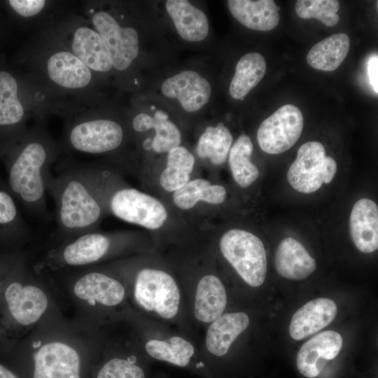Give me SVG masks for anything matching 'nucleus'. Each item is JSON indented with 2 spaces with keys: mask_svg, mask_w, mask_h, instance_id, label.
<instances>
[{
  "mask_svg": "<svg viewBox=\"0 0 378 378\" xmlns=\"http://www.w3.org/2000/svg\"><path fill=\"white\" fill-rule=\"evenodd\" d=\"M132 125L136 132H143L154 129L155 135L153 139L152 149L156 153L169 152L179 146L181 134L178 127L168 119L153 118L141 113L134 117Z\"/></svg>",
  "mask_w": 378,
  "mask_h": 378,
  "instance_id": "obj_28",
  "label": "nucleus"
},
{
  "mask_svg": "<svg viewBox=\"0 0 378 378\" xmlns=\"http://www.w3.org/2000/svg\"><path fill=\"white\" fill-rule=\"evenodd\" d=\"M52 32L94 74L106 73L113 69L100 35L88 25V20L87 23L80 20L68 21Z\"/></svg>",
  "mask_w": 378,
  "mask_h": 378,
  "instance_id": "obj_10",
  "label": "nucleus"
},
{
  "mask_svg": "<svg viewBox=\"0 0 378 378\" xmlns=\"http://www.w3.org/2000/svg\"><path fill=\"white\" fill-rule=\"evenodd\" d=\"M152 142H153V139H151L150 137L146 138L144 141V142L142 144V146L144 148V150H151L152 149Z\"/></svg>",
  "mask_w": 378,
  "mask_h": 378,
  "instance_id": "obj_38",
  "label": "nucleus"
},
{
  "mask_svg": "<svg viewBox=\"0 0 378 378\" xmlns=\"http://www.w3.org/2000/svg\"><path fill=\"white\" fill-rule=\"evenodd\" d=\"M232 16L244 27L256 31H270L279 22V8L272 0H229Z\"/></svg>",
  "mask_w": 378,
  "mask_h": 378,
  "instance_id": "obj_22",
  "label": "nucleus"
},
{
  "mask_svg": "<svg viewBox=\"0 0 378 378\" xmlns=\"http://www.w3.org/2000/svg\"><path fill=\"white\" fill-rule=\"evenodd\" d=\"M218 248L246 286L255 288L263 284L267 260L263 243L258 236L245 230L230 229L220 237Z\"/></svg>",
  "mask_w": 378,
  "mask_h": 378,
  "instance_id": "obj_7",
  "label": "nucleus"
},
{
  "mask_svg": "<svg viewBox=\"0 0 378 378\" xmlns=\"http://www.w3.org/2000/svg\"><path fill=\"white\" fill-rule=\"evenodd\" d=\"M130 244V238L127 235L92 231L70 239L60 251L59 257L68 265H86L97 262Z\"/></svg>",
  "mask_w": 378,
  "mask_h": 378,
  "instance_id": "obj_13",
  "label": "nucleus"
},
{
  "mask_svg": "<svg viewBox=\"0 0 378 378\" xmlns=\"http://www.w3.org/2000/svg\"><path fill=\"white\" fill-rule=\"evenodd\" d=\"M209 257L206 249L174 257L170 265L183 293L190 319L199 333L227 312L229 305L226 286L214 270Z\"/></svg>",
  "mask_w": 378,
  "mask_h": 378,
  "instance_id": "obj_3",
  "label": "nucleus"
},
{
  "mask_svg": "<svg viewBox=\"0 0 378 378\" xmlns=\"http://www.w3.org/2000/svg\"><path fill=\"white\" fill-rule=\"evenodd\" d=\"M15 200L0 183V234H20L25 229Z\"/></svg>",
  "mask_w": 378,
  "mask_h": 378,
  "instance_id": "obj_34",
  "label": "nucleus"
},
{
  "mask_svg": "<svg viewBox=\"0 0 378 378\" xmlns=\"http://www.w3.org/2000/svg\"><path fill=\"white\" fill-rule=\"evenodd\" d=\"M350 234L355 246L362 253L378 248V207L372 200L362 198L353 206L349 216Z\"/></svg>",
  "mask_w": 378,
  "mask_h": 378,
  "instance_id": "obj_19",
  "label": "nucleus"
},
{
  "mask_svg": "<svg viewBox=\"0 0 378 378\" xmlns=\"http://www.w3.org/2000/svg\"><path fill=\"white\" fill-rule=\"evenodd\" d=\"M297 15L302 19L314 18L327 27L336 25L340 3L336 0H298L295 6Z\"/></svg>",
  "mask_w": 378,
  "mask_h": 378,
  "instance_id": "obj_32",
  "label": "nucleus"
},
{
  "mask_svg": "<svg viewBox=\"0 0 378 378\" xmlns=\"http://www.w3.org/2000/svg\"><path fill=\"white\" fill-rule=\"evenodd\" d=\"M87 15L92 27L100 35L113 69H127L139 54L136 30L122 26L113 15L105 10L87 8Z\"/></svg>",
  "mask_w": 378,
  "mask_h": 378,
  "instance_id": "obj_11",
  "label": "nucleus"
},
{
  "mask_svg": "<svg viewBox=\"0 0 378 378\" xmlns=\"http://www.w3.org/2000/svg\"><path fill=\"white\" fill-rule=\"evenodd\" d=\"M47 191L56 206L57 229L69 240L94 231L106 212L91 183L86 168L49 175Z\"/></svg>",
  "mask_w": 378,
  "mask_h": 378,
  "instance_id": "obj_4",
  "label": "nucleus"
},
{
  "mask_svg": "<svg viewBox=\"0 0 378 378\" xmlns=\"http://www.w3.org/2000/svg\"><path fill=\"white\" fill-rule=\"evenodd\" d=\"M124 130L116 120L83 112L69 122L65 131L66 146L74 151L99 155L118 148Z\"/></svg>",
  "mask_w": 378,
  "mask_h": 378,
  "instance_id": "obj_8",
  "label": "nucleus"
},
{
  "mask_svg": "<svg viewBox=\"0 0 378 378\" xmlns=\"http://www.w3.org/2000/svg\"><path fill=\"white\" fill-rule=\"evenodd\" d=\"M74 293L91 305L96 303L111 309L121 305L127 296L125 285L116 277L102 272L84 274L75 284Z\"/></svg>",
  "mask_w": 378,
  "mask_h": 378,
  "instance_id": "obj_15",
  "label": "nucleus"
},
{
  "mask_svg": "<svg viewBox=\"0 0 378 378\" xmlns=\"http://www.w3.org/2000/svg\"><path fill=\"white\" fill-rule=\"evenodd\" d=\"M43 42L40 44L34 59L38 80L59 94L78 95L88 92L94 73L52 32Z\"/></svg>",
  "mask_w": 378,
  "mask_h": 378,
  "instance_id": "obj_6",
  "label": "nucleus"
},
{
  "mask_svg": "<svg viewBox=\"0 0 378 378\" xmlns=\"http://www.w3.org/2000/svg\"><path fill=\"white\" fill-rule=\"evenodd\" d=\"M8 3L16 14L30 20L41 16L51 5L45 0H9Z\"/></svg>",
  "mask_w": 378,
  "mask_h": 378,
  "instance_id": "obj_35",
  "label": "nucleus"
},
{
  "mask_svg": "<svg viewBox=\"0 0 378 378\" xmlns=\"http://www.w3.org/2000/svg\"><path fill=\"white\" fill-rule=\"evenodd\" d=\"M342 344V336L335 330L316 335L300 347L296 358L298 370L306 377H317L328 362L338 356Z\"/></svg>",
  "mask_w": 378,
  "mask_h": 378,
  "instance_id": "obj_14",
  "label": "nucleus"
},
{
  "mask_svg": "<svg viewBox=\"0 0 378 378\" xmlns=\"http://www.w3.org/2000/svg\"><path fill=\"white\" fill-rule=\"evenodd\" d=\"M368 74L373 90L378 94V57L373 55L368 63Z\"/></svg>",
  "mask_w": 378,
  "mask_h": 378,
  "instance_id": "obj_36",
  "label": "nucleus"
},
{
  "mask_svg": "<svg viewBox=\"0 0 378 378\" xmlns=\"http://www.w3.org/2000/svg\"><path fill=\"white\" fill-rule=\"evenodd\" d=\"M230 130L222 123L209 126L200 136L196 151L199 157L209 158L215 165L225 162L232 144Z\"/></svg>",
  "mask_w": 378,
  "mask_h": 378,
  "instance_id": "obj_31",
  "label": "nucleus"
},
{
  "mask_svg": "<svg viewBox=\"0 0 378 378\" xmlns=\"http://www.w3.org/2000/svg\"><path fill=\"white\" fill-rule=\"evenodd\" d=\"M253 143L246 134L240 135L229 151V165L234 181L243 188L249 187L259 176V169L251 161Z\"/></svg>",
  "mask_w": 378,
  "mask_h": 378,
  "instance_id": "obj_30",
  "label": "nucleus"
},
{
  "mask_svg": "<svg viewBox=\"0 0 378 378\" xmlns=\"http://www.w3.org/2000/svg\"><path fill=\"white\" fill-rule=\"evenodd\" d=\"M337 169L335 160L327 156L323 145L318 141H308L298 149L295 161L290 164L287 179L297 191L312 193L323 183H330Z\"/></svg>",
  "mask_w": 378,
  "mask_h": 378,
  "instance_id": "obj_9",
  "label": "nucleus"
},
{
  "mask_svg": "<svg viewBox=\"0 0 378 378\" xmlns=\"http://www.w3.org/2000/svg\"><path fill=\"white\" fill-rule=\"evenodd\" d=\"M162 93L176 98L184 110L195 112L209 100L211 88L209 83L194 71L186 70L167 78L162 85Z\"/></svg>",
  "mask_w": 378,
  "mask_h": 378,
  "instance_id": "obj_17",
  "label": "nucleus"
},
{
  "mask_svg": "<svg viewBox=\"0 0 378 378\" xmlns=\"http://www.w3.org/2000/svg\"><path fill=\"white\" fill-rule=\"evenodd\" d=\"M274 265L280 276L290 280L304 279L316 268L315 259L299 241L292 237L284 238L279 243Z\"/></svg>",
  "mask_w": 378,
  "mask_h": 378,
  "instance_id": "obj_21",
  "label": "nucleus"
},
{
  "mask_svg": "<svg viewBox=\"0 0 378 378\" xmlns=\"http://www.w3.org/2000/svg\"><path fill=\"white\" fill-rule=\"evenodd\" d=\"M7 160L8 189L31 214L48 219L46 194L59 147L41 124L17 137Z\"/></svg>",
  "mask_w": 378,
  "mask_h": 378,
  "instance_id": "obj_2",
  "label": "nucleus"
},
{
  "mask_svg": "<svg viewBox=\"0 0 378 378\" xmlns=\"http://www.w3.org/2000/svg\"><path fill=\"white\" fill-rule=\"evenodd\" d=\"M0 378H18L13 373L0 365Z\"/></svg>",
  "mask_w": 378,
  "mask_h": 378,
  "instance_id": "obj_37",
  "label": "nucleus"
},
{
  "mask_svg": "<svg viewBox=\"0 0 378 378\" xmlns=\"http://www.w3.org/2000/svg\"><path fill=\"white\" fill-rule=\"evenodd\" d=\"M143 351L141 348L126 358L109 359L99 371L97 378H146L144 369L138 363L139 354Z\"/></svg>",
  "mask_w": 378,
  "mask_h": 378,
  "instance_id": "obj_33",
  "label": "nucleus"
},
{
  "mask_svg": "<svg viewBox=\"0 0 378 378\" xmlns=\"http://www.w3.org/2000/svg\"><path fill=\"white\" fill-rule=\"evenodd\" d=\"M266 62L258 52H248L238 61L229 92L235 99H243L264 77Z\"/></svg>",
  "mask_w": 378,
  "mask_h": 378,
  "instance_id": "obj_26",
  "label": "nucleus"
},
{
  "mask_svg": "<svg viewBox=\"0 0 378 378\" xmlns=\"http://www.w3.org/2000/svg\"><path fill=\"white\" fill-rule=\"evenodd\" d=\"M349 47L348 35L344 33L332 34L312 46L307 53V62L315 69L334 71L347 56Z\"/></svg>",
  "mask_w": 378,
  "mask_h": 378,
  "instance_id": "obj_25",
  "label": "nucleus"
},
{
  "mask_svg": "<svg viewBox=\"0 0 378 378\" xmlns=\"http://www.w3.org/2000/svg\"><path fill=\"white\" fill-rule=\"evenodd\" d=\"M303 125L300 109L293 104H285L262 122L257 132L258 143L267 153H284L298 141Z\"/></svg>",
  "mask_w": 378,
  "mask_h": 378,
  "instance_id": "obj_12",
  "label": "nucleus"
},
{
  "mask_svg": "<svg viewBox=\"0 0 378 378\" xmlns=\"http://www.w3.org/2000/svg\"><path fill=\"white\" fill-rule=\"evenodd\" d=\"M19 92L15 76L7 71H0V127L20 129L29 115Z\"/></svg>",
  "mask_w": 378,
  "mask_h": 378,
  "instance_id": "obj_24",
  "label": "nucleus"
},
{
  "mask_svg": "<svg viewBox=\"0 0 378 378\" xmlns=\"http://www.w3.org/2000/svg\"><path fill=\"white\" fill-rule=\"evenodd\" d=\"M5 298L12 316L23 326L38 321L48 306L47 297L41 288L32 285L23 286L19 282L7 287Z\"/></svg>",
  "mask_w": 378,
  "mask_h": 378,
  "instance_id": "obj_20",
  "label": "nucleus"
},
{
  "mask_svg": "<svg viewBox=\"0 0 378 378\" xmlns=\"http://www.w3.org/2000/svg\"><path fill=\"white\" fill-rule=\"evenodd\" d=\"M227 197L225 188L218 184H211L204 178L189 181L173 193L174 204L182 210L194 207L197 202H204L212 204H220Z\"/></svg>",
  "mask_w": 378,
  "mask_h": 378,
  "instance_id": "obj_27",
  "label": "nucleus"
},
{
  "mask_svg": "<svg viewBox=\"0 0 378 378\" xmlns=\"http://www.w3.org/2000/svg\"><path fill=\"white\" fill-rule=\"evenodd\" d=\"M337 312V304L330 298H318L307 302L291 318L290 337L301 340L316 334L333 321Z\"/></svg>",
  "mask_w": 378,
  "mask_h": 378,
  "instance_id": "obj_18",
  "label": "nucleus"
},
{
  "mask_svg": "<svg viewBox=\"0 0 378 378\" xmlns=\"http://www.w3.org/2000/svg\"><path fill=\"white\" fill-rule=\"evenodd\" d=\"M132 300L141 314L175 328L200 344L180 284L170 266L142 258L128 271Z\"/></svg>",
  "mask_w": 378,
  "mask_h": 378,
  "instance_id": "obj_1",
  "label": "nucleus"
},
{
  "mask_svg": "<svg viewBox=\"0 0 378 378\" xmlns=\"http://www.w3.org/2000/svg\"><path fill=\"white\" fill-rule=\"evenodd\" d=\"M165 5L182 38L192 42L206 38L209 33V22L202 10L186 0H168Z\"/></svg>",
  "mask_w": 378,
  "mask_h": 378,
  "instance_id": "obj_23",
  "label": "nucleus"
},
{
  "mask_svg": "<svg viewBox=\"0 0 378 378\" xmlns=\"http://www.w3.org/2000/svg\"><path fill=\"white\" fill-rule=\"evenodd\" d=\"M128 313L134 326L135 336L148 358L180 368L206 370L200 344L194 340L136 310L130 309Z\"/></svg>",
  "mask_w": 378,
  "mask_h": 378,
  "instance_id": "obj_5",
  "label": "nucleus"
},
{
  "mask_svg": "<svg viewBox=\"0 0 378 378\" xmlns=\"http://www.w3.org/2000/svg\"><path fill=\"white\" fill-rule=\"evenodd\" d=\"M195 165V158L187 148L176 147L168 152L167 165L160 176V183L167 192H175L190 179Z\"/></svg>",
  "mask_w": 378,
  "mask_h": 378,
  "instance_id": "obj_29",
  "label": "nucleus"
},
{
  "mask_svg": "<svg viewBox=\"0 0 378 378\" xmlns=\"http://www.w3.org/2000/svg\"><path fill=\"white\" fill-rule=\"evenodd\" d=\"M34 378H80V358L70 346L50 342L42 346L34 357Z\"/></svg>",
  "mask_w": 378,
  "mask_h": 378,
  "instance_id": "obj_16",
  "label": "nucleus"
}]
</instances>
